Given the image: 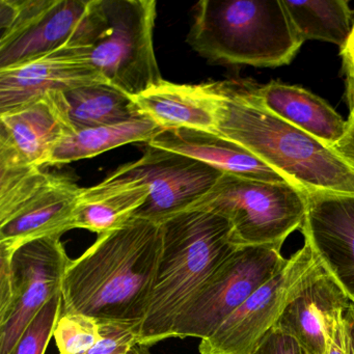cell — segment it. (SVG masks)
Returning a JSON list of instances; mask_svg holds the SVG:
<instances>
[{"mask_svg": "<svg viewBox=\"0 0 354 354\" xmlns=\"http://www.w3.org/2000/svg\"><path fill=\"white\" fill-rule=\"evenodd\" d=\"M162 248L160 223L133 217L98 235L71 260L62 286V314L140 323L146 318Z\"/></svg>", "mask_w": 354, "mask_h": 354, "instance_id": "1", "label": "cell"}, {"mask_svg": "<svg viewBox=\"0 0 354 354\" xmlns=\"http://www.w3.org/2000/svg\"><path fill=\"white\" fill-rule=\"evenodd\" d=\"M221 98L214 133L244 147L306 194L354 196V171L330 147L273 115L250 80L214 82Z\"/></svg>", "mask_w": 354, "mask_h": 354, "instance_id": "2", "label": "cell"}, {"mask_svg": "<svg viewBox=\"0 0 354 354\" xmlns=\"http://www.w3.org/2000/svg\"><path fill=\"white\" fill-rule=\"evenodd\" d=\"M162 248L138 344L171 339L176 320L194 294L237 250L232 225L221 215L189 209L160 223Z\"/></svg>", "mask_w": 354, "mask_h": 354, "instance_id": "3", "label": "cell"}, {"mask_svg": "<svg viewBox=\"0 0 354 354\" xmlns=\"http://www.w3.org/2000/svg\"><path fill=\"white\" fill-rule=\"evenodd\" d=\"M188 45L219 65H289L304 41L283 0H202L192 10Z\"/></svg>", "mask_w": 354, "mask_h": 354, "instance_id": "4", "label": "cell"}, {"mask_svg": "<svg viewBox=\"0 0 354 354\" xmlns=\"http://www.w3.org/2000/svg\"><path fill=\"white\" fill-rule=\"evenodd\" d=\"M192 209L211 211L232 225L236 248L272 245L301 229L306 218V192L290 183L259 181L223 174L214 187Z\"/></svg>", "mask_w": 354, "mask_h": 354, "instance_id": "5", "label": "cell"}, {"mask_svg": "<svg viewBox=\"0 0 354 354\" xmlns=\"http://www.w3.org/2000/svg\"><path fill=\"white\" fill-rule=\"evenodd\" d=\"M104 28L102 0H1L0 69L69 43L91 46Z\"/></svg>", "mask_w": 354, "mask_h": 354, "instance_id": "6", "label": "cell"}, {"mask_svg": "<svg viewBox=\"0 0 354 354\" xmlns=\"http://www.w3.org/2000/svg\"><path fill=\"white\" fill-rule=\"evenodd\" d=\"M105 28L90 46L94 67L134 98L162 82L154 49L155 0H102Z\"/></svg>", "mask_w": 354, "mask_h": 354, "instance_id": "7", "label": "cell"}, {"mask_svg": "<svg viewBox=\"0 0 354 354\" xmlns=\"http://www.w3.org/2000/svg\"><path fill=\"white\" fill-rule=\"evenodd\" d=\"M287 261L277 246L238 248L180 313L171 337H210L252 293L279 273Z\"/></svg>", "mask_w": 354, "mask_h": 354, "instance_id": "8", "label": "cell"}, {"mask_svg": "<svg viewBox=\"0 0 354 354\" xmlns=\"http://www.w3.org/2000/svg\"><path fill=\"white\" fill-rule=\"evenodd\" d=\"M324 272L316 252L304 241L279 273L252 293L210 337L201 339L198 351L254 354L290 302Z\"/></svg>", "mask_w": 354, "mask_h": 354, "instance_id": "9", "label": "cell"}, {"mask_svg": "<svg viewBox=\"0 0 354 354\" xmlns=\"http://www.w3.org/2000/svg\"><path fill=\"white\" fill-rule=\"evenodd\" d=\"M223 174L185 155L148 145L138 160L122 165L104 181L146 184L150 194L134 217L161 223L192 209Z\"/></svg>", "mask_w": 354, "mask_h": 354, "instance_id": "10", "label": "cell"}, {"mask_svg": "<svg viewBox=\"0 0 354 354\" xmlns=\"http://www.w3.org/2000/svg\"><path fill=\"white\" fill-rule=\"evenodd\" d=\"M70 262L61 236L32 240L14 252L11 304L0 316V354H11L30 321L61 293Z\"/></svg>", "mask_w": 354, "mask_h": 354, "instance_id": "11", "label": "cell"}, {"mask_svg": "<svg viewBox=\"0 0 354 354\" xmlns=\"http://www.w3.org/2000/svg\"><path fill=\"white\" fill-rule=\"evenodd\" d=\"M109 84L94 67L90 45L69 43L55 50L0 69V115L53 93Z\"/></svg>", "mask_w": 354, "mask_h": 354, "instance_id": "12", "label": "cell"}, {"mask_svg": "<svg viewBox=\"0 0 354 354\" xmlns=\"http://www.w3.org/2000/svg\"><path fill=\"white\" fill-rule=\"evenodd\" d=\"M301 233L323 268L354 299V196L310 192Z\"/></svg>", "mask_w": 354, "mask_h": 354, "instance_id": "13", "label": "cell"}, {"mask_svg": "<svg viewBox=\"0 0 354 354\" xmlns=\"http://www.w3.org/2000/svg\"><path fill=\"white\" fill-rule=\"evenodd\" d=\"M82 192L71 178L50 174L28 198L0 216V252L13 256L28 242L72 230Z\"/></svg>", "mask_w": 354, "mask_h": 354, "instance_id": "14", "label": "cell"}, {"mask_svg": "<svg viewBox=\"0 0 354 354\" xmlns=\"http://www.w3.org/2000/svg\"><path fill=\"white\" fill-rule=\"evenodd\" d=\"M72 133L64 93L46 95L0 115V147L35 167H47L57 145Z\"/></svg>", "mask_w": 354, "mask_h": 354, "instance_id": "15", "label": "cell"}, {"mask_svg": "<svg viewBox=\"0 0 354 354\" xmlns=\"http://www.w3.org/2000/svg\"><path fill=\"white\" fill-rule=\"evenodd\" d=\"M142 115L165 129H192L214 133L219 98L214 82L179 84L163 80L134 97Z\"/></svg>", "mask_w": 354, "mask_h": 354, "instance_id": "16", "label": "cell"}, {"mask_svg": "<svg viewBox=\"0 0 354 354\" xmlns=\"http://www.w3.org/2000/svg\"><path fill=\"white\" fill-rule=\"evenodd\" d=\"M148 145L185 155L230 175L259 181L289 183L244 147L210 132L165 129Z\"/></svg>", "mask_w": 354, "mask_h": 354, "instance_id": "17", "label": "cell"}, {"mask_svg": "<svg viewBox=\"0 0 354 354\" xmlns=\"http://www.w3.org/2000/svg\"><path fill=\"white\" fill-rule=\"evenodd\" d=\"M352 304L341 285L324 272L290 302L274 327L295 337L315 354H325L327 322Z\"/></svg>", "mask_w": 354, "mask_h": 354, "instance_id": "18", "label": "cell"}, {"mask_svg": "<svg viewBox=\"0 0 354 354\" xmlns=\"http://www.w3.org/2000/svg\"><path fill=\"white\" fill-rule=\"evenodd\" d=\"M254 93L273 115L330 148L345 134L347 121L306 88L272 80L264 86L254 84Z\"/></svg>", "mask_w": 354, "mask_h": 354, "instance_id": "19", "label": "cell"}, {"mask_svg": "<svg viewBox=\"0 0 354 354\" xmlns=\"http://www.w3.org/2000/svg\"><path fill=\"white\" fill-rule=\"evenodd\" d=\"M149 187L138 181L106 182L82 188L74 212L72 229L101 235L119 229L133 218L146 203Z\"/></svg>", "mask_w": 354, "mask_h": 354, "instance_id": "20", "label": "cell"}, {"mask_svg": "<svg viewBox=\"0 0 354 354\" xmlns=\"http://www.w3.org/2000/svg\"><path fill=\"white\" fill-rule=\"evenodd\" d=\"M162 130L146 115H140L115 125L78 130L66 136L57 145L47 167L93 158L132 142L149 144Z\"/></svg>", "mask_w": 354, "mask_h": 354, "instance_id": "21", "label": "cell"}, {"mask_svg": "<svg viewBox=\"0 0 354 354\" xmlns=\"http://www.w3.org/2000/svg\"><path fill=\"white\" fill-rule=\"evenodd\" d=\"M64 102L74 132L144 115L133 98L109 84H90L64 93Z\"/></svg>", "mask_w": 354, "mask_h": 354, "instance_id": "22", "label": "cell"}, {"mask_svg": "<svg viewBox=\"0 0 354 354\" xmlns=\"http://www.w3.org/2000/svg\"><path fill=\"white\" fill-rule=\"evenodd\" d=\"M290 19L304 42L347 44L353 32V12L347 0H283Z\"/></svg>", "mask_w": 354, "mask_h": 354, "instance_id": "23", "label": "cell"}, {"mask_svg": "<svg viewBox=\"0 0 354 354\" xmlns=\"http://www.w3.org/2000/svg\"><path fill=\"white\" fill-rule=\"evenodd\" d=\"M53 337L59 354H84L102 339L98 319L80 313L61 314Z\"/></svg>", "mask_w": 354, "mask_h": 354, "instance_id": "24", "label": "cell"}, {"mask_svg": "<svg viewBox=\"0 0 354 354\" xmlns=\"http://www.w3.org/2000/svg\"><path fill=\"white\" fill-rule=\"evenodd\" d=\"M63 294L53 296L22 333L11 354H45L62 314Z\"/></svg>", "mask_w": 354, "mask_h": 354, "instance_id": "25", "label": "cell"}, {"mask_svg": "<svg viewBox=\"0 0 354 354\" xmlns=\"http://www.w3.org/2000/svg\"><path fill=\"white\" fill-rule=\"evenodd\" d=\"M102 339L84 354H126L140 339V323L100 320Z\"/></svg>", "mask_w": 354, "mask_h": 354, "instance_id": "26", "label": "cell"}, {"mask_svg": "<svg viewBox=\"0 0 354 354\" xmlns=\"http://www.w3.org/2000/svg\"><path fill=\"white\" fill-rule=\"evenodd\" d=\"M354 324V304L339 310L325 326V354H350Z\"/></svg>", "mask_w": 354, "mask_h": 354, "instance_id": "27", "label": "cell"}, {"mask_svg": "<svg viewBox=\"0 0 354 354\" xmlns=\"http://www.w3.org/2000/svg\"><path fill=\"white\" fill-rule=\"evenodd\" d=\"M254 354H315L295 337L273 327Z\"/></svg>", "mask_w": 354, "mask_h": 354, "instance_id": "28", "label": "cell"}, {"mask_svg": "<svg viewBox=\"0 0 354 354\" xmlns=\"http://www.w3.org/2000/svg\"><path fill=\"white\" fill-rule=\"evenodd\" d=\"M12 257L0 252V316L7 312L12 300Z\"/></svg>", "mask_w": 354, "mask_h": 354, "instance_id": "29", "label": "cell"}, {"mask_svg": "<svg viewBox=\"0 0 354 354\" xmlns=\"http://www.w3.org/2000/svg\"><path fill=\"white\" fill-rule=\"evenodd\" d=\"M331 149L354 171V109L350 111L345 134Z\"/></svg>", "mask_w": 354, "mask_h": 354, "instance_id": "30", "label": "cell"}, {"mask_svg": "<svg viewBox=\"0 0 354 354\" xmlns=\"http://www.w3.org/2000/svg\"><path fill=\"white\" fill-rule=\"evenodd\" d=\"M339 55L346 78L354 77V32H352L347 44L339 51Z\"/></svg>", "mask_w": 354, "mask_h": 354, "instance_id": "31", "label": "cell"}, {"mask_svg": "<svg viewBox=\"0 0 354 354\" xmlns=\"http://www.w3.org/2000/svg\"><path fill=\"white\" fill-rule=\"evenodd\" d=\"M346 100L349 111L354 109V77L346 78Z\"/></svg>", "mask_w": 354, "mask_h": 354, "instance_id": "32", "label": "cell"}, {"mask_svg": "<svg viewBox=\"0 0 354 354\" xmlns=\"http://www.w3.org/2000/svg\"><path fill=\"white\" fill-rule=\"evenodd\" d=\"M126 354H152L149 350V346L142 345V344H136L131 346Z\"/></svg>", "mask_w": 354, "mask_h": 354, "instance_id": "33", "label": "cell"}, {"mask_svg": "<svg viewBox=\"0 0 354 354\" xmlns=\"http://www.w3.org/2000/svg\"><path fill=\"white\" fill-rule=\"evenodd\" d=\"M350 354H354V324L353 331H352L351 351H350Z\"/></svg>", "mask_w": 354, "mask_h": 354, "instance_id": "34", "label": "cell"}, {"mask_svg": "<svg viewBox=\"0 0 354 354\" xmlns=\"http://www.w3.org/2000/svg\"><path fill=\"white\" fill-rule=\"evenodd\" d=\"M353 32H354V12H353Z\"/></svg>", "mask_w": 354, "mask_h": 354, "instance_id": "35", "label": "cell"}, {"mask_svg": "<svg viewBox=\"0 0 354 354\" xmlns=\"http://www.w3.org/2000/svg\"><path fill=\"white\" fill-rule=\"evenodd\" d=\"M352 302H353V304H354V299H353V300H352Z\"/></svg>", "mask_w": 354, "mask_h": 354, "instance_id": "36", "label": "cell"}]
</instances>
